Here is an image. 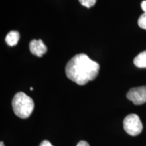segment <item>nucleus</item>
<instances>
[{"label":"nucleus","mask_w":146,"mask_h":146,"mask_svg":"<svg viewBox=\"0 0 146 146\" xmlns=\"http://www.w3.org/2000/svg\"><path fill=\"white\" fill-rule=\"evenodd\" d=\"M100 65L86 54H79L71 58L66 66V76L79 85L93 81L99 74Z\"/></svg>","instance_id":"1"},{"label":"nucleus","mask_w":146,"mask_h":146,"mask_svg":"<svg viewBox=\"0 0 146 146\" xmlns=\"http://www.w3.org/2000/svg\"><path fill=\"white\" fill-rule=\"evenodd\" d=\"M12 104L14 114L21 118H29L34 109L33 100L23 92H18L14 96Z\"/></svg>","instance_id":"2"},{"label":"nucleus","mask_w":146,"mask_h":146,"mask_svg":"<svg viewBox=\"0 0 146 146\" xmlns=\"http://www.w3.org/2000/svg\"><path fill=\"white\" fill-rule=\"evenodd\" d=\"M125 131L131 136L139 135L143 130V125L140 118L137 114H131L126 116L123 121Z\"/></svg>","instance_id":"3"},{"label":"nucleus","mask_w":146,"mask_h":146,"mask_svg":"<svg viewBox=\"0 0 146 146\" xmlns=\"http://www.w3.org/2000/svg\"><path fill=\"white\" fill-rule=\"evenodd\" d=\"M127 98L135 105H141L146 102V86L134 87L127 94Z\"/></svg>","instance_id":"4"},{"label":"nucleus","mask_w":146,"mask_h":146,"mask_svg":"<svg viewBox=\"0 0 146 146\" xmlns=\"http://www.w3.org/2000/svg\"><path fill=\"white\" fill-rule=\"evenodd\" d=\"M29 49L31 52L35 56L42 57L47 52V47L42 40H32L29 44Z\"/></svg>","instance_id":"5"},{"label":"nucleus","mask_w":146,"mask_h":146,"mask_svg":"<svg viewBox=\"0 0 146 146\" xmlns=\"http://www.w3.org/2000/svg\"><path fill=\"white\" fill-rule=\"evenodd\" d=\"M19 39V33L16 31H11L5 36V42L10 46H15L16 45H17Z\"/></svg>","instance_id":"6"},{"label":"nucleus","mask_w":146,"mask_h":146,"mask_svg":"<svg viewBox=\"0 0 146 146\" xmlns=\"http://www.w3.org/2000/svg\"><path fill=\"white\" fill-rule=\"evenodd\" d=\"M133 62L138 68H146V51L138 54L135 58Z\"/></svg>","instance_id":"7"},{"label":"nucleus","mask_w":146,"mask_h":146,"mask_svg":"<svg viewBox=\"0 0 146 146\" xmlns=\"http://www.w3.org/2000/svg\"><path fill=\"white\" fill-rule=\"evenodd\" d=\"M138 25L140 28L146 30V13L144 12L143 14L140 16L138 19Z\"/></svg>","instance_id":"8"},{"label":"nucleus","mask_w":146,"mask_h":146,"mask_svg":"<svg viewBox=\"0 0 146 146\" xmlns=\"http://www.w3.org/2000/svg\"><path fill=\"white\" fill-rule=\"evenodd\" d=\"M78 1L83 6L89 8L96 4L97 0H78Z\"/></svg>","instance_id":"9"},{"label":"nucleus","mask_w":146,"mask_h":146,"mask_svg":"<svg viewBox=\"0 0 146 146\" xmlns=\"http://www.w3.org/2000/svg\"><path fill=\"white\" fill-rule=\"evenodd\" d=\"M39 146H54L50 141H47V140H44L40 143Z\"/></svg>","instance_id":"10"},{"label":"nucleus","mask_w":146,"mask_h":146,"mask_svg":"<svg viewBox=\"0 0 146 146\" xmlns=\"http://www.w3.org/2000/svg\"><path fill=\"white\" fill-rule=\"evenodd\" d=\"M76 146H89V145L87 141H81L78 142V143L77 144V145Z\"/></svg>","instance_id":"11"},{"label":"nucleus","mask_w":146,"mask_h":146,"mask_svg":"<svg viewBox=\"0 0 146 146\" xmlns=\"http://www.w3.org/2000/svg\"><path fill=\"white\" fill-rule=\"evenodd\" d=\"M141 6V9L143 10V12H145V13H146V1H142Z\"/></svg>","instance_id":"12"},{"label":"nucleus","mask_w":146,"mask_h":146,"mask_svg":"<svg viewBox=\"0 0 146 146\" xmlns=\"http://www.w3.org/2000/svg\"><path fill=\"white\" fill-rule=\"evenodd\" d=\"M0 146H5L4 143H3V141H1V143H0Z\"/></svg>","instance_id":"13"}]
</instances>
